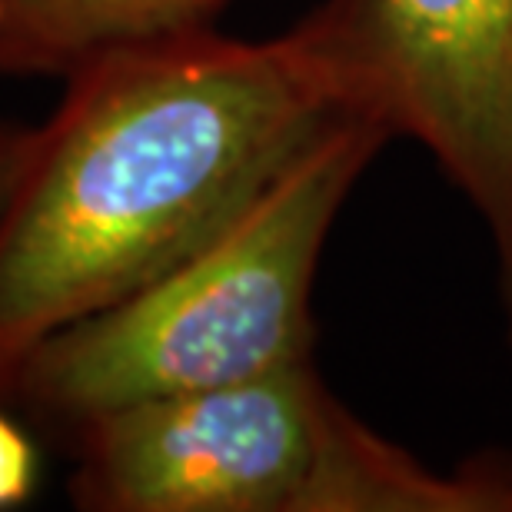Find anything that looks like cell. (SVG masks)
Instances as JSON below:
<instances>
[{"mask_svg":"<svg viewBox=\"0 0 512 512\" xmlns=\"http://www.w3.org/2000/svg\"><path fill=\"white\" fill-rule=\"evenodd\" d=\"M356 110L300 27H217L110 50L67 77L0 213V399L20 363L213 243Z\"/></svg>","mask_w":512,"mask_h":512,"instance_id":"cell-1","label":"cell"},{"mask_svg":"<svg viewBox=\"0 0 512 512\" xmlns=\"http://www.w3.org/2000/svg\"><path fill=\"white\" fill-rule=\"evenodd\" d=\"M389 140L366 110L333 120L200 253L34 346L0 403L70 436L117 409L313 360L323 247Z\"/></svg>","mask_w":512,"mask_h":512,"instance_id":"cell-2","label":"cell"},{"mask_svg":"<svg viewBox=\"0 0 512 512\" xmlns=\"http://www.w3.org/2000/svg\"><path fill=\"white\" fill-rule=\"evenodd\" d=\"M70 443L90 512H476L463 469L366 426L313 360L117 409Z\"/></svg>","mask_w":512,"mask_h":512,"instance_id":"cell-3","label":"cell"},{"mask_svg":"<svg viewBox=\"0 0 512 512\" xmlns=\"http://www.w3.org/2000/svg\"><path fill=\"white\" fill-rule=\"evenodd\" d=\"M296 27L350 104L419 143L473 207L512 346V0H320Z\"/></svg>","mask_w":512,"mask_h":512,"instance_id":"cell-4","label":"cell"},{"mask_svg":"<svg viewBox=\"0 0 512 512\" xmlns=\"http://www.w3.org/2000/svg\"><path fill=\"white\" fill-rule=\"evenodd\" d=\"M227 0H0V74L70 77L110 50L217 27Z\"/></svg>","mask_w":512,"mask_h":512,"instance_id":"cell-5","label":"cell"},{"mask_svg":"<svg viewBox=\"0 0 512 512\" xmlns=\"http://www.w3.org/2000/svg\"><path fill=\"white\" fill-rule=\"evenodd\" d=\"M37 449L24 426L0 406V509L24 506L37 489Z\"/></svg>","mask_w":512,"mask_h":512,"instance_id":"cell-6","label":"cell"},{"mask_svg":"<svg viewBox=\"0 0 512 512\" xmlns=\"http://www.w3.org/2000/svg\"><path fill=\"white\" fill-rule=\"evenodd\" d=\"M469 473L483 512H512V449H483L459 463Z\"/></svg>","mask_w":512,"mask_h":512,"instance_id":"cell-7","label":"cell"},{"mask_svg":"<svg viewBox=\"0 0 512 512\" xmlns=\"http://www.w3.org/2000/svg\"><path fill=\"white\" fill-rule=\"evenodd\" d=\"M30 143H34V127L17 124V120H0V213H4L10 193H14Z\"/></svg>","mask_w":512,"mask_h":512,"instance_id":"cell-8","label":"cell"}]
</instances>
